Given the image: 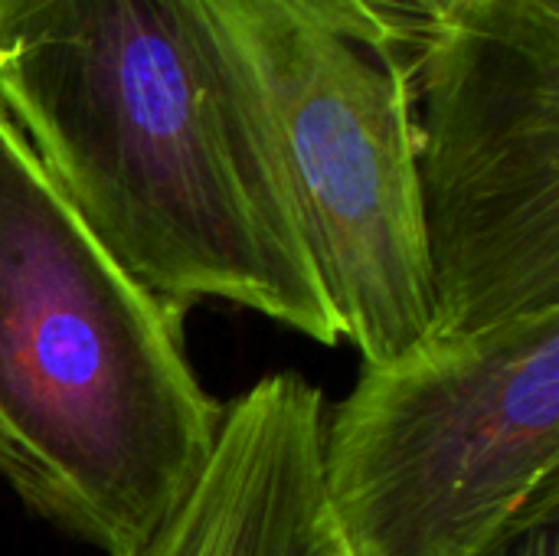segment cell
<instances>
[{"instance_id": "cell-1", "label": "cell", "mask_w": 559, "mask_h": 556, "mask_svg": "<svg viewBox=\"0 0 559 556\" xmlns=\"http://www.w3.org/2000/svg\"><path fill=\"white\" fill-rule=\"evenodd\" d=\"M0 111L151 292L341 341L275 164L174 0H0Z\"/></svg>"}, {"instance_id": "cell-2", "label": "cell", "mask_w": 559, "mask_h": 556, "mask_svg": "<svg viewBox=\"0 0 559 556\" xmlns=\"http://www.w3.org/2000/svg\"><path fill=\"white\" fill-rule=\"evenodd\" d=\"M183 315L95 239L0 111V475L98 554H134L213 456L226 403L187 360Z\"/></svg>"}, {"instance_id": "cell-3", "label": "cell", "mask_w": 559, "mask_h": 556, "mask_svg": "<svg viewBox=\"0 0 559 556\" xmlns=\"http://www.w3.org/2000/svg\"><path fill=\"white\" fill-rule=\"evenodd\" d=\"M265 144L337 334L367 367L432 341L413 33L373 0H174Z\"/></svg>"}, {"instance_id": "cell-4", "label": "cell", "mask_w": 559, "mask_h": 556, "mask_svg": "<svg viewBox=\"0 0 559 556\" xmlns=\"http://www.w3.org/2000/svg\"><path fill=\"white\" fill-rule=\"evenodd\" d=\"M557 472L559 311L364 364L324 419V518L350 556H475Z\"/></svg>"}, {"instance_id": "cell-5", "label": "cell", "mask_w": 559, "mask_h": 556, "mask_svg": "<svg viewBox=\"0 0 559 556\" xmlns=\"http://www.w3.org/2000/svg\"><path fill=\"white\" fill-rule=\"evenodd\" d=\"M432 341L559 311V0H468L419 43Z\"/></svg>"}, {"instance_id": "cell-6", "label": "cell", "mask_w": 559, "mask_h": 556, "mask_svg": "<svg viewBox=\"0 0 559 556\" xmlns=\"http://www.w3.org/2000/svg\"><path fill=\"white\" fill-rule=\"evenodd\" d=\"M321 439V390L262 377L226 403L200 478L131 556H328Z\"/></svg>"}, {"instance_id": "cell-7", "label": "cell", "mask_w": 559, "mask_h": 556, "mask_svg": "<svg viewBox=\"0 0 559 556\" xmlns=\"http://www.w3.org/2000/svg\"><path fill=\"white\" fill-rule=\"evenodd\" d=\"M475 556H559V472Z\"/></svg>"}, {"instance_id": "cell-8", "label": "cell", "mask_w": 559, "mask_h": 556, "mask_svg": "<svg viewBox=\"0 0 559 556\" xmlns=\"http://www.w3.org/2000/svg\"><path fill=\"white\" fill-rule=\"evenodd\" d=\"M373 3H380L386 13H393L413 33V39L423 43L439 26H445L468 0H373Z\"/></svg>"}, {"instance_id": "cell-9", "label": "cell", "mask_w": 559, "mask_h": 556, "mask_svg": "<svg viewBox=\"0 0 559 556\" xmlns=\"http://www.w3.org/2000/svg\"><path fill=\"white\" fill-rule=\"evenodd\" d=\"M328 556H350V554H344L341 547H334V551H331V554H328Z\"/></svg>"}]
</instances>
